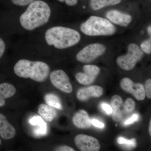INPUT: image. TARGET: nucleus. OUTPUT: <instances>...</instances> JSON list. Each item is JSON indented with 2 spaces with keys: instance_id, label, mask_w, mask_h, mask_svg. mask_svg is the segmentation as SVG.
<instances>
[{
  "instance_id": "obj_30",
  "label": "nucleus",
  "mask_w": 151,
  "mask_h": 151,
  "mask_svg": "<svg viewBox=\"0 0 151 151\" xmlns=\"http://www.w3.org/2000/svg\"><path fill=\"white\" fill-rule=\"evenodd\" d=\"M6 45L2 39L0 37V59L3 56L5 50Z\"/></svg>"
},
{
  "instance_id": "obj_1",
  "label": "nucleus",
  "mask_w": 151,
  "mask_h": 151,
  "mask_svg": "<svg viewBox=\"0 0 151 151\" xmlns=\"http://www.w3.org/2000/svg\"><path fill=\"white\" fill-rule=\"evenodd\" d=\"M51 15V9L48 4L37 0L30 4L20 16V23L28 31H32L48 22Z\"/></svg>"
},
{
  "instance_id": "obj_18",
  "label": "nucleus",
  "mask_w": 151,
  "mask_h": 151,
  "mask_svg": "<svg viewBox=\"0 0 151 151\" xmlns=\"http://www.w3.org/2000/svg\"><path fill=\"white\" fill-rule=\"evenodd\" d=\"M44 100L47 105L57 109L62 110V106L60 100L55 94L52 93L47 94L45 96Z\"/></svg>"
},
{
  "instance_id": "obj_25",
  "label": "nucleus",
  "mask_w": 151,
  "mask_h": 151,
  "mask_svg": "<svg viewBox=\"0 0 151 151\" xmlns=\"http://www.w3.org/2000/svg\"><path fill=\"white\" fill-rule=\"evenodd\" d=\"M139 116L137 113H135L133 114V115L129 118L125 120L124 122L123 125L124 126H128V125H130L136 122H137L139 120Z\"/></svg>"
},
{
  "instance_id": "obj_29",
  "label": "nucleus",
  "mask_w": 151,
  "mask_h": 151,
  "mask_svg": "<svg viewBox=\"0 0 151 151\" xmlns=\"http://www.w3.org/2000/svg\"><path fill=\"white\" fill-rule=\"evenodd\" d=\"M91 124L97 128H100V129H103L105 127V125L102 122H100L97 119H92L91 120Z\"/></svg>"
},
{
  "instance_id": "obj_22",
  "label": "nucleus",
  "mask_w": 151,
  "mask_h": 151,
  "mask_svg": "<svg viewBox=\"0 0 151 151\" xmlns=\"http://www.w3.org/2000/svg\"><path fill=\"white\" fill-rule=\"evenodd\" d=\"M141 49L143 52L150 54L151 52V38L143 42L141 45Z\"/></svg>"
},
{
  "instance_id": "obj_8",
  "label": "nucleus",
  "mask_w": 151,
  "mask_h": 151,
  "mask_svg": "<svg viewBox=\"0 0 151 151\" xmlns=\"http://www.w3.org/2000/svg\"><path fill=\"white\" fill-rule=\"evenodd\" d=\"M75 145L80 150L82 151H98L100 145L96 138L85 134H79L74 139Z\"/></svg>"
},
{
  "instance_id": "obj_15",
  "label": "nucleus",
  "mask_w": 151,
  "mask_h": 151,
  "mask_svg": "<svg viewBox=\"0 0 151 151\" xmlns=\"http://www.w3.org/2000/svg\"><path fill=\"white\" fill-rule=\"evenodd\" d=\"M16 92V89L12 84L8 83L0 84V107L5 105L6 99L13 97Z\"/></svg>"
},
{
  "instance_id": "obj_9",
  "label": "nucleus",
  "mask_w": 151,
  "mask_h": 151,
  "mask_svg": "<svg viewBox=\"0 0 151 151\" xmlns=\"http://www.w3.org/2000/svg\"><path fill=\"white\" fill-rule=\"evenodd\" d=\"M122 89L130 93L138 100H143L146 97L144 86L140 83H134L129 78H124L120 83Z\"/></svg>"
},
{
  "instance_id": "obj_20",
  "label": "nucleus",
  "mask_w": 151,
  "mask_h": 151,
  "mask_svg": "<svg viewBox=\"0 0 151 151\" xmlns=\"http://www.w3.org/2000/svg\"><path fill=\"white\" fill-rule=\"evenodd\" d=\"M117 142L120 145H127V147L131 148H134L137 145L136 140L135 139L128 140L123 137H119L117 139Z\"/></svg>"
},
{
  "instance_id": "obj_4",
  "label": "nucleus",
  "mask_w": 151,
  "mask_h": 151,
  "mask_svg": "<svg viewBox=\"0 0 151 151\" xmlns=\"http://www.w3.org/2000/svg\"><path fill=\"white\" fill-rule=\"evenodd\" d=\"M81 32L86 35L108 36L116 32V28L113 24L107 19L92 16L80 26Z\"/></svg>"
},
{
  "instance_id": "obj_16",
  "label": "nucleus",
  "mask_w": 151,
  "mask_h": 151,
  "mask_svg": "<svg viewBox=\"0 0 151 151\" xmlns=\"http://www.w3.org/2000/svg\"><path fill=\"white\" fill-rule=\"evenodd\" d=\"M38 113L42 119L48 122H52L57 116L55 108L47 104H41L39 105Z\"/></svg>"
},
{
  "instance_id": "obj_33",
  "label": "nucleus",
  "mask_w": 151,
  "mask_h": 151,
  "mask_svg": "<svg viewBox=\"0 0 151 151\" xmlns=\"http://www.w3.org/2000/svg\"><path fill=\"white\" fill-rule=\"evenodd\" d=\"M149 132L150 136H151V120L150 121V124H149Z\"/></svg>"
},
{
  "instance_id": "obj_3",
  "label": "nucleus",
  "mask_w": 151,
  "mask_h": 151,
  "mask_svg": "<svg viewBox=\"0 0 151 151\" xmlns=\"http://www.w3.org/2000/svg\"><path fill=\"white\" fill-rule=\"evenodd\" d=\"M14 70L21 78H29L37 82H42L48 77L50 68L48 64L42 61L21 59L15 65Z\"/></svg>"
},
{
  "instance_id": "obj_27",
  "label": "nucleus",
  "mask_w": 151,
  "mask_h": 151,
  "mask_svg": "<svg viewBox=\"0 0 151 151\" xmlns=\"http://www.w3.org/2000/svg\"><path fill=\"white\" fill-rule=\"evenodd\" d=\"M145 89L146 96L149 99L151 98V79L150 78L147 79L145 83Z\"/></svg>"
},
{
  "instance_id": "obj_35",
  "label": "nucleus",
  "mask_w": 151,
  "mask_h": 151,
  "mask_svg": "<svg viewBox=\"0 0 151 151\" xmlns=\"http://www.w3.org/2000/svg\"><path fill=\"white\" fill-rule=\"evenodd\" d=\"M1 139H0V145H1Z\"/></svg>"
},
{
  "instance_id": "obj_19",
  "label": "nucleus",
  "mask_w": 151,
  "mask_h": 151,
  "mask_svg": "<svg viewBox=\"0 0 151 151\" xmlns=\"http://www.w3.org/2000/svg\"><path fill=\"white\" fill-rule=\"evenodd\" d=\"M123 101L122 97L118 95H114L111 98V104L113 110L120 109L123 105Z\"/></svg>"
},
{
  "instance_id": "obj_5",
  "label": "nucleus",
  "mask_w": 151,
  "mask_h": 151,
  "mask_svg": "<svg viewBox=\"0 0 151 151\" xmlns=\"http://www.w3.org/2000/svg\"><path fill=\"white\" fill-rule=\"evenodd\" d=\"M143 56L144 52L140 47L136 44L131 43L128 46L127 54L119 56L116 59V63L123 70H132Z\"/></svg>"
},
{
  "instance_id": "obj_24",
  "label": "nucleus",
  "mask_w": 151,
  "mask_h": 151,
  "mask_svg": "<svg viewBox=\"0 0 151 151\" xmlns=\"http://www.w3.org/2000/svg\"><path fill=\"white\" fill-rule=\"evenodd\" d=\"M12 2L15 5L19 6H24L29 5L37 0H11Z\"/></svg>"
},
{
  "instance_id": "obj_21",
  "label": "nucleus",
  "mask_w": 151,
  "mask_h": 151,
  "mask_svg": "<svg viewBox=\"0 0 151 151\" xmlns=\"http://www.w3.org/2000/svg\"><path fill=\"white\" fill-rule=\"evenodd\" d=\"M136 103L132 98H128L125 101L124 108L125 112L127 113H131L134 110Z\"/></svg>"
},
{
  "instance_id": "obj_26",
  "label": "nucleus",
  "mask_w": 151,
  "mask_h": 151,
  "mask_svg": "<svg viewBox=\"0 0 151 151\" xmlns=\"http://www.w3.org/2000/svg\"><path fill=\"white\" fill-rule=\"evenodd\" d=\"M112 118L115 122H119L122 121L123 119V113L120 109L113 110Z\"/></svg>"
},
{
  "instance_id": "obj_12",
  "label": "nucleus",
  "mask_w": 151,
  "mask_h": 151,
  "mask_svg": "<svg viewBox=\"0 0 151 151\" xmlns=\"http://www.w3.org/2000/svg\"><path fill=\"white\" fill-rule=\"evenodd\" d=\"M103 94V89L98 86H89L81 88L78 90L76 97L81 101H87L91 97H99Z\"/></svg>"
},
{
  "instance_id": "obj_37",
  "label": "nucleus",
  "mask_w": 151,
  "mask_h": 151,
  "mask_svg": "<svg viewBox=\"0 0 151 151\" xmlns=\"http://www.w3.org/2000/svg\"><path fill=\"white\" fill-rule=\"evenodd\" d=\"M150 1H151V0H150Z\"/></svg>"
},
{
  "instance_id": "obj_7",
  "label": "nucleus",
  "mask_w": 151,
  "mask_h": 151,
  "mask_svg": "<svg viewBox=\"0 0 151 151\" xmlns=\"http://www.w3.org/2000/svg\"><path fill=\"white\" fill-rule=\"evenodd\" d=\"M50 80L52 85L60 91L66 93L73 91V87L66 73L62 70L52 71L50 75Z\"/></svg>"
},
{
  "instance_id": "obj_11",
  "label": "nucleus",
  "mask_w": 151,
  "mask_h": 151,
  "mask_svg": "<svg viewBox=\"0 0 151 151\" xmlns=\"http://www.w3.org/2000/svg\"><path fill=\"white\" fill-rule=\"evenodd\" d=\"M106 16L107 18L114 24L124 27L128 26L132 20V17L130 15L116 10L109 11Z\"/></svg>"
},
{
  "instance_id": "obj_13",
  "label": "nucleus",
  "mask_w": 151,
  "mask_h": 151,
  "mask_svg": "<svg viewBox=\"0 0 151 151\" xmlns=\"http://www.w3.org/2000/svg\"><path fill=\"white\" fill-rule=\"evenodd\" d=\"M16 131L8 122L6 116L0 113V135L5 140H9L14 137Z\"/></svg>"
},
{
  "instance_id": "obj_32",
  "label": "nucleus",
  "mask_w": 151,
  "mask_h": 151,
  "mask_svg": "<svg viewBox=\"0 0 151 151\" xmlns=\"http://www.w3.org/2000/svg\"><path fill=\"white\" fill-rule=\"evenodd\" d=\"M55 151H74L75 150L69 146H63L55 149Z\"/></svg>"
},
{
  "instance_id": "obj_23",
  "label": "nucleus",
  "mask_w": 151,
  "mask_h": 151,
  "mask_svg": "<svg viewBox=\"0 0 151 151\" xmlns=\"http://www.w3.org/2000/svg\"><path fill=\"white\" fill-rule=\"evenodd\" d=\"M30 124L34 126H38V127L42 126L46 123L44 122L43 119L40 116H35L33 117L29 120Z\"/></svg>"
},
{
  "instance_id": "obj_2",
  "label": "nucleus",
  "mask_w": 151,
  "mask_h": 151,
  "mask_svg": "<svg viewBox=\"0 0 151 151\" xmlns=\"http://www.w3.org/2000/svg\"><path fill=\"white\" fill-rule=\"evenodd\" d=\"M47 43L58 49L74 46L80 41L81 36L77 31L70 28L55 27L49 29L45 34Z\"/></svg>"
},
{
  "instance_id": "obj_14",
  "label": "nucleus",
  "mask_w": 151,
  "mask_h": 151,
  "mask_svg": "<svg viewBox=\"0 0 151 151\" xmlns=\"http://www.w3.org/2000/svg\"><path fill=\"white\" fill-rule=\"evenodd\" d=\"M73 124L79 129H88L91 126V119L86 111L80 110L75 113L72 119Z\"/></svg>"
},
{
  "instance_id": "obj_6",
  "label": "nucleus",
  "mask_w": 151,
  "mask_h": 151,
  "mask_svg": "<svg viewBox=\"0 0 151 151\" xmlns=\"http://www.w3.org/2000/svg\"><path fill=\"white\" fill-rule=\"evenodd\" d=\"M106 49L105 45L101 44H92L79 52L76 55V58L79 62L89 63L104 54Z\"/></svg>"
},
{
  "instance_id": "obj_28",
  "label": "nucleus",
  "mask_w": 151,
  "mask_h": 151,
  "mask_svg": "<svg viewBox=\"0 0 151 151\" xmlns=\"http://www.w3.org/2000/svg\"><path fill=\"white\" fill-rule=\"evenodd\" d=\"M101 107L103 111H105V113H107L108 115L111 114L113 113V109L111 106H110L107 103H103L101 105Z\"/></svg>"
},
{
  "instance_id": "obj_36",
  "label": "nucleus",
  "mask_w": 151,
  "mask_h": 151,
  "mask_svg": "<svg viewBox=\"0 0 151 151\" xmlns=\"http://www.w3.org/2000/svg\"><path fill=\"white\" fill-rule=\"evenodd\" d=\"M83 9H85V6H83Z\"/></svg>"
},
{
  "instance_id": "obj_10",
  "label": "nucleus",
  "mask_w": 151,
  "mask_h": 151,
  "mask_svg": "<svg viewBox=\"0 0 151 151\" xmlns=\"http://www.w3.org/2000/svg\"><path fill=\"white\" fill-rule=\"evenodd\" d=\"M83 69L84 73L78 72L75 76L77 81L82 85H87L92 84L100 72V68L95 65H84Z\"/></svg>"
},
{
  "instance_id": "obj_31",
  "label": "nucleus",
  "mask_w": 151,
  "mask_h": 151,
  "mask_svg": "<svg viewBox=\"0 0 151 151\" xmlns=\"http://www.w3.org/2000/svg\"><path fill=\"white\" fill-rule=\"evenodd\" d=\"M60 2H65L66 4L70 6H74L77 4L78 0H58Z\"/></svg>"
},
{
  "instance_id": "obj_17",
  "label": "nucleus",
  "mask_w": 151,
  "mask_h": 151,
  "mask_svg": "<svg viewBox=\"0 0 151 151\" xmlns=\"http://www.w3.org/2000/svg\"><path fill=\"white\" fill-rule=\"evenodd\" d=\"M122 0H90L91 8L98 10L109 6L115 5L121 2Z\"/></svg>"
},
{
  "instance_id": "obj_34",
  "label": "nucleus",
  "mask_w": 151,
  "mask_h": 151,
  "mask_svg": "<svg viewBox=\"0 0 151 151\" xmlns=\"http://www.w3.org/2000/svg\"><path fill=\"white\" fill-rule=\"evenodd\" d=\"M148 33L151 36V26H149L148 28Z\"/></svg>"
}]
</instances>
